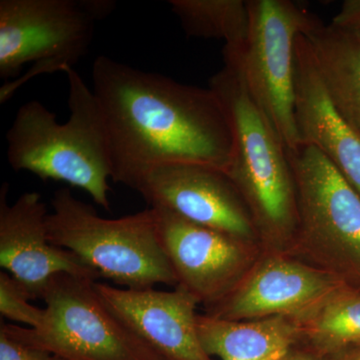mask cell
Returning <instances> with one entry per match:
<instances>
[{
  "instance_id": "obj_1",
  "label": "cell",
  "mask_w": 360,
  "mask_h": 360,
  "mask_svg": "<svg viewBox=\"0 0 360 360\" xmlns=\"http://www.w3.org/2000/svg\"><path fill=\"white\" fill-rule=\"evenodd\" d=\"M94 96L108 129L112 176L129 186L161 165L229 169L233 132L212 89L136 70L108 56L92 65Z\"/></svg>"
},
{
  "instance_id": "obj_2",
  "label": "cell",
  "mask_w": 360,
  "mask_h": 360,
  "mask_svg": "<svg viewBox=\"0 0 360 360\" xmlns=\"http://www.w3.org/2000/svg\"><path fill=\"white\" fill-rule=\"evenodd\" d=\"M65 73L70 120L58 122L56 113L39 101L23 104L6 134L7 158L16 172H32L44 181L65 182L110 210L112 162L103 111L79 73L75 68Z\"/></svg>"
},
{
  "instance_id": "obj_3",
  "label": "cell",
  "mask_w": 360,
  "mask_h": 360,
  "mask_svg": "<svg viewBox=\"0 0 360 360\" xmlns=\"http://www.w3.org/2000/svg\"><path fill=\"white\" fill-rule=\"evenodd\" d=\"M210 89L224 104L233 132L226 174L243 194L258 232L272 243L290 240L297 233V194L283 139L231 66L210 78Z\"/></svg>"
},
{
  "instance_id": "obj_4",
  "label": "cell",
  "mask_w": 360,
  "mask_h": 360,
  "mask_svg": "<svg viewBox=\"0 0 360 360\" xmlns=\"http://www.w3.org/2000/svg\"><path fill=\"white\" fill-rule=\"evenodd\" d=\"M51 206L46 224L52 245L77 255L99 276L123 288L179 284L153 208L120 219H104L68 188L54 193Z\"/></svg>"
},
{
  "instance_id": "obj_5",
  "label": "cell",
  "mask_w": 360,
  "mask_h": 360,
  "mask_svg": "<svg viewBox=\"0 0 360 360\" xmlns=\"http://www.w3.org/2000/svg\"><path fill=\"white\" fill-rule=\"evenodd\" d=\"M111 0H1L0 103L28 80L73 68L94 39L96 21L112 13Z\"/></svg>"
},
{
  "instance_id": "obj_6",
  "label": "cell",
  "mask_w": 360,
  "mask_h": 360,
  "mask_svg": "<svg viewBox=\"0 0 360 360\" xmlns=\"http://www.w3.org/2000/svg\"><path fill=\"white\" fill-rule=\"evenodd\" d=\"M250 32L241 46L224 47V65L238 71L255 103L283 139L300 146L295 117L296 39L319 18L290 0H248Z\"/></svg>"
},
{
  "instance_id": "obj_7",
  "label": "cell",
  "mask_w": 360,
  "mask_h": 360,
  "mask_svg": "<svg viewBox=\"0 0 360 360\" xmlns=\"http://www.w3.org/2000/svg\"><path fill=\"white\" fill-rule=\"evenodd\" d=\"M96 283L58 274L42 293L46 307L39 328L1 322L0 328L66 360H162L108 309Z\"/></svg>"
},
{
  "instance_id": "obj_8",
  "label": "cell",
  "mask_w": 360,
  "mask_h": 360,
  "mask_svg": "<svg viewBox=\"0 0 360 360\" xmlns=\"http://www.w3.org/2000/svg\"><path fill=\"white\" fill-rule=\"evenodd\" d=\"M297 194V233L315 257L360 276V195L319 149L288 151Z\"/></svg>"
},
{
  "instance_id": "obj_9",
  "label": "cell",
  "mask_w": 360,
  "mask_h": 360,
  "mask_svg": "<svg viewBox=\"0 0 360 360\" xmlns=\"http://www.w3.org/2000/svg\"><path fill=\"white\" fill-rule=\"evenodd\" d=\"M130 188L141 194L149 207L163 208L245 243L257 238L250 207L225 170L191 163L161 165Z\"/></svg>"
},
{
  "instance_id": "obj_10",
  "label": "cell",
  "mask_w": 360,
  "mask_h": 360,
  "mask_svg": "<svg viewBox=\"0 0 360 360\" xmlns=\"http://www.w3.org/2000/svg\"><path fill=\"white\" fill-rule=\"evenodd\" d=\"M153 210L177 285L186 288L208 307L224 300L245 272V241L193 224L163 208Z\"/></svg>"
},
{
  "instance_id": "obj_11",
  "label": "cell",
  "mask_w": 360,
  "mask_h": 360,
  "mask_svg": "<svg viewBox=\"0 0 360 360\" xmlns=\"http://www.w3.org/2000/svg\"><path fill=\"white\" fill-rule=\"evenodd\" d=\"M345 284L333 272L283 257L265 260L224 300L210 307V316L245 321L274 316L296 321L311 314Z\"/></svg>"
},
{
  "instance_id": "obj_12",
  "label": "cell",
  "mask_w": 360,
  "mask_h": 360,
  "mask_svg": "<svg viewBox=\"0 0 360 360\" xmlns=\"http://www.w3.org/2000/svg\"><path fill=\"white\" fill-rule=\"evenodd\" d=\"M8 184L0 189V265L27 290L41 298L52 277L65 274L99 278V274L65 248L52 245L47 234L49 210L39 193L21 194L7 202Z\"/></svg>"
},
{
  "instance_id": "obj_13",
  "label": "cell",
  "mask_w": 360,
  "mask_h": 360,
  "mask_svg": "<svg viewBox=\"0 0 360 360\" xmlns=\"http://www.w3.org/2000/svg\"><path fill=\"white\" fill-rule=\"evenodd\" d=\"M104 303L162 360H214L201 345L195 309L198 302L186 288H123L96 283Z\"/></svg>"
},
{
  "instance_id": "obj_14",
  "label": "cell",
  "mask_w": 360,
  "mask_h": 360,
  "mask_svg": "<svg viewBox=\"0 0 360 360\" xmlns=\"http://www.w3.org/2000/svg\"><path fill=\"white\" fill-rule=\"evenodd\" d=\"M295 117L300 146L319 149L360 195V134L331 101L304 34L295 44Z\"/></svg>"
},
{
  "instance_id": "obj_15",
  "label": "cell",
  "mask_w": 360,
  "mask_h": 360,
  "mask_svg": "<svg viewBox=\"0 0 360 360\" xmlns=\"http://www.w3.org/2000/svg\"><path fill=\"white\" fill-rule=\"evenodd\" d=\"M198 330L206 354L220 360H283L302 335L298 321L285 316L245 322L198 315Z\"/></svg>"
},
{
  "instance_id": "obj_16",
  "label": "cell",
  "mask_w": 360,
  "mask_h": 360,
  "mask_svg": "<svg viewBox=\"0 0 360 360\" xmlns=\"http://www.w3.org/2000/svg\"><path fill=\"white\" fill-rule=\"evenodd\" d=\"M304 35L331 101L360 134V33L319 18Z\"/></svg>"
},
{
  "instance_id": "obj_17",
  "label": "cell",
  "mask_w": 360,
  "mask_h": 360,
  "mask_svg": "<svg viewBox=\"0 0 360 360\" xmlns=\"http://www.w3.org/2000/svg\"><path fill=\"white\" fill-rule=\"evenodd\" d=\"M312 349L331 357L360 345V293L343 286L297 321Z\"/></svg>"
},
{
  "instance_id": "obj_18",
  "label": "cell",
  "mask_w": 360,
  "mask_h": 360,
  "mask_svg": "<svg viewBox=\"0 0 360 360\" xmlns=\"http://www.w3.org/2000/svg\"><path fill=\"white\" fill-rule=\"evenodd\" d=\"M169 4L187 37L222 39L232 49L248 39V0H170Z\"/></svg>"
},
{
  "instance_id": "obj_19",
  "label": "cell",
  "mask_w": 360,
  "mask_h": 360,
  "mask_svg": "<svg viewBox=\"0 0 360 360\" xmlns=\"http://www.w3.org/2000/svg\"><path fill=\"white\" fill-rule=\"evenodd\" d=\"M27 290L8 272L0 271V314L4 319L39 328L44 319L45 309L34 307Z\"/></svg>"
},
{
  "instance_id": "obj_20",
  "label": "cell",
  "mask_w": 360,
  "mask_h": 360,
  "mask_svg": "<svg viewBox=\"0 0 360 360\" xmlns=\"http://www.w3.org/2000/svg\"><path fill=\"white\" fill-rule=\"evenodd\" d=\"M0 360H66L49 350L23 342L0 328Z\"/></svg>"
},
{
  "instance_id": "obj_21",
  "label": "cell",
  "mask_w": 360,
  "mask_h": 360,
  "mask_svg": "<svg viewBox=\"0 0 360 360\" xmlns=\"http://www.w3.org/2000/svg\"><path fill=\"white\" fill-rule=\"evenodd\" d=\"M331 22L360 33V0H345Z\"/></svg>"
},
{
  "instance_id": "obj_22",
  "label": "cell",
  "mask_w": 360,
  "mask_h": 360,
  "mask_svg": "<svg viewBox=\"0 0 360 360\" xmlns=\"http://www.w3.org/2000/svg\"><path fill=\"white\" fill-rule=\"evenodd\" d=\"M283 360H328V357L319 354L314 349L295 350L292 348Z\"/></svg>"
},
{
  "instance_id": "obj_23",
  "label": "cell",
  "mask_w": 360,
  "mask_h": 360,
  "mask_svg": "<svg viewBox=\"0 0 360 360\" xmlns=\"http://www.w3.org/2000/svg\"><path fill=\"white\" fill-rule=\"evenodd\" d=\"M328 360H360V345L328 357Z\"/></svg>"
}]
</instances>
